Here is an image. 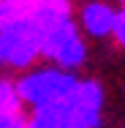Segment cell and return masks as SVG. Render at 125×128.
Segmentation results:
<instances>
[{
  "label": "cell",
  "instance_id": "52a82bcc",
  "mask_svg": "<svg viewBox=\"0 0 125 128\" xmlns=\"http://www.w3.org/2000/svg\"><path fill=\"white\" fill-rule=\"evenodd\" d=\"M30 128H82L68 101L30 112Z\"/></svg>",
  "mask_w": 125,
  "mask_h": 128
},
{
  "label": "cell",
  "instance_id": "6da1fadb",
  "mask_svg": "<svg viewBox=\"0 0 125 128\" xmlns=\"http://www.w3.org/2000/svg\"><path fill=\"white\" fill-rule=\"evenodd\" d=\"M76 82H79L76 74L63 71L57 66H33L16 79V87H19V98L25 104V109L33 112V109L68 101Z\"/></svg>",
  "mask_w": 125,
  "mask_h": 128
},
{
  "label": "cell",
  "instance_id": "8992f818",
  "mask_svg": "<svg viewBox=\"0 0 125 128\" xmlns=\"http://www.w3.org/2000/svg\"><path fill=\"white\" fill-rule=\"evenodd\" d=\"M71 19H74V3L71 0H38V6L30 14V22L41 33L63 25V22H71Z\"/></svg>",
  "mask_w": 125,
  "mask_h": 128
},
{
  "label": "cell",
  "instance_id": "7a4b0ae2",
  "mask_svg": "<svg viewBox=\"0 0 125 128\" xmlns=\"http://www.w3.org/2000/svg\"><path fill=\"white\" fill-rule=\"evenodd\" d=\"M41 41H44V33L30 19L0 30V71L25 74L27 68H33L41 60Z\"/></svg>",
  "mask_w": 125,
  "mask_h": 128
},
{
  "label": "cell",
  "instance_id": "9c48e42d",
  "mask_svg": "<svg viewBox=\"0 0 125 128\" xmlns=\"http://www.w3.org/2000/svg\"><path fill=\"white\" fill-rule=\"evenodd\" d=\"M0 128H30V112L27 109L0 112Z\"/></svg>",
  "mask_w": 125,
  "mask_h": 128
},
{
  "label": "cell",
  "instance_id": "3957f363",
  "mask_svg": "<svg viewBox=\"0 0 125 128\" xmlns=\"http://www.w3.org/2000/svg\"><path fill=\"white\" fill-rule=\"evenodd\" d=\"M41 60H49V66H57L63 71H71V74L84 66L87 44L82 38V30L76 25V19L63 22V25H57V27H52V30L44 33Z\"/></svg>",
  "mask_w": 125,
  "mask_h": 128
},
{
  "label": "cell",
  "instance_id": "277c9868",
  "mask_svg": "<svg viewBox=\"0 0 125 128\" xmlns=\"http://www.w3.org/2000/svg\"><path fill=\"white\" fill-rule=\"evenodd\" d=\"M68 104L74 109L82 128H101L103 120V87L95 79H79L74 93L68 96Z\"/></svg>",
  "mask_w": 125,
  "mask_h": 128
},
{
  "label": "cell",
  "instance_id": "5b68a950",
  "mask_svg": "<svg viewBox=\"0 0 125 128\" xmlns=\"http://www.w3.org/2000/svg\"><path fill=\"white\" fill-rule=\"evenodd\" d=\"M114 14L117 8L106 0H90L79 8V30L90 38H106L112 36V27H114Z\"/></svg>",
  "mask_w": 125,
  "mask_h": 128
},
{
  "label": "cell",
  "instance_id": "ba28073f",
  "mask_svg": "<svg viewBox=\"0 0 125 128\" xmlns=\"http://www.w3.org/2000/svg\"><path fill=\"white\" fill-rule=\"evenodd\" d=\"M16 109H25V104L19 98L16 79L8 74H0V112H16Z\"/></svg>",
  "mask_w": 125,
  "mask_h": 128
},
{
  "label": "cell",
  "instance_id": "8fae6325",
  "mask_svg": "<svg viewBox=\"0 0 125 128\" xmlns=\"http://www.w3.org/2000/svg\"><path fill=\"white\" fill-rule=\"evenodd\" d=\"M123 3H125V0H123Z\"/></svg>",
  "mask_w": 125,
  "mask_h": 128
},
{
  "label": "cell",
  "instance_id": "30bf717a",
  "mask_svg": "<svg viewBox=\"0 0 125 128\" xmlns=\"http://www.w3.org/2000/svg\"><path fill=\"white\" fill-rule=\"evenodd\" d=\"M112 36H114V41L125 49V6H123V8H117V14H114V27H112Z\"/></svg>",
  "mask_w": 125,
  "mask_h": 128
}]
</instances>
